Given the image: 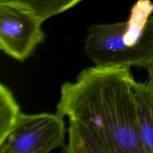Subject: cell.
Masks as SVG:
<instances>
[{"label": "cell", "mask_w": 153, "mask_h": 153, "mask_svg": "<svg viewBox=\"0 0 153 153\" xmlns=\"http://www.w3.org/2000/svg\"><path fill=\"white\" fill-rule=\"evenodd\" d=\"M131 68L83 69L61 87L56 113L95 131L110 153H144L137 128Z\"/></svg>", "instance_id": "obj_1"}, {"label": "cell", "mask_w": 153, "mask_h": 153, "mask_svg": "<svg viewBox=\"0 0 153 153\" xmlns=\"http://www.w3.org/2000/svg\"><path fill=\"white\" fill-rule=\"evenodd\" d=\"M84 50L99 67L150 69L153 65V3L138 0L126 21L90 25Z\"/></svg>", "instance_id": "obj_2"}, {"label": "cell", "mask_w": 153, "mask_h": 153, "mask_svg": "<svg viewBox=\"0 0 153 153\" xmlns=\"http://www.w3.org/2000/svg\"><path fill=\"white\" fill-rule=\"evenodd\" d=\"M43 21L18 0H0V49L19 61L31 56L45 40Z\"/></svg>", "instance_id": "obj_3"}, {"label": "cell", "mask_w": 153, "mask_h": 153, "mask_svg": "<svg viewBox=\"0 0 153 153\" xmlns=\"http://www.w3.org/2000/svg\"><path fill=\"white\" fill-rule=\"evenodd\" d=\"M64 117L58 114L21 113L0 153H49L65 146Z\"/></svg>", "instance_id": "obj_4"}, {"label": "cell", "mask_w": 153, "mask_h": 153, "mask_svg": "<svg viewBox=\"0 0 153 153\" xmlns=\"http://www.w3.org/2000/svg\"><path fill=\"white\" fill-rule=\"evenodd\" d=\"M133 92L140 143L144 153H153V93L147 82L136 81Z\"/></svg>", "instance_id": "obj_5"}, {"label": "cell", "mask_w": 153, "mask_h": 153, "mask_svg": "<svg viewBox=\"0 0 153 153\" xmlns=\"http://www.w3.org/2000/svg\"><path fill=\"white\" fill-rule=\"evenodd\" d=\"M67 143L64 152L67 153H110L105 142L95 131L85 124L69 120Z\"/></svg>", "instance_id": "obj_6"}, {"label": "cell", "mask_w": 153, "mask_h": 153, "mask_svg": "<svg viewBox=\"0 0 153 153\" xmlns=\"http://www.w3.org/2000/svg\"><path fill=\"white\" fill-rule=\"evenodd\" d=\"M20 114L19 105L13 93L1 83L0 85V145L14 128Z\"/></svg>", "instance_id": "obj_7"}, {"label": "cell", "mask_w": 153, "mask_h": 153, "mask_svg": "<svg viewBox=\"0 0 153 153\" xmlns=\"http://www.w3.org/2000/svg\"><path fill=\"white\" fill-rule=\"evenodd\" d=\"M31 8L43 22L79 4L83 0H18Z\"/></svg>", "instance_id": "obj_8"}, {"label": "cell", "mask_w": 153, "mask_h": 153, "mask_svg": "<svg viewBox=\"0 0 153 153\" xmlns=\"http://www.w3.org/2000/svg\"><path fill=\"white\" fill-rule=\"evenodd\" d=\"M148 72V79H147V83L149 84L150 86L151 89L153 93V65L151 67L150 69L147 70Z\"/></svg>", "instance_id": "obj_9"}]
</instances>
